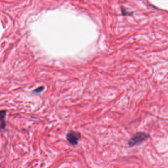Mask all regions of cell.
<instances>
[{
	"mask_svg": "<svg viewBox=\"0 0 168 168\" xmlns=\"http://www.w3.org/2000/svg\"><path fill=\"white\" fill-rule=\"evenodd\" d=\"M150 137V135L145 132H138L134 135L128 142L129 147H134L147 140Z\"/></svg>",
	"mask_w": 168,
	"mask_h": 168,
	"instance_id": "obj_1",
	"label": "cell"
},
{
	"mask_svg": "<svg viewBox=\"0 0 168 168\" xmlns=\"http://www.w3.org/2000/svg\"><path fill=\"white\" fill-rule=\"evenodd\" d=\"M81 134L79 132L69 131L66 135V140L72 145H77L81 139Z\"/></svg>",
	"mask_w": 168,
	"mask_h": 168,
	"instance_id": "obj_2",
	"label": "cell"
},
{
	"mask_svg": "<svg viewBox=\"0 0 168 168\" xmlns=\"http://www.w3.org/2000/svg\"><path fill=\"white\" fill-rule=\"evenodd\" d=\"M43 89H44V88H43V87H39V88H38L37 89L35 90L34 92L35 93H40L41 92Z\"/></svg>",
	"mask_w": 168,
	"mask_h": 168,
	"instance_id": "obj_4",
	"label": "cell"
},
{
	"mask_svg": "<svg viewBox=\"0 0 168 168\" xmlns=\"http://www.w3.org/2000/svg\"><path fill=\"white\" fill-rule=\"evenodd\" d=\"M0 116H1V128L2 130H4L6 126L5 121V118L6 116V111L1 110V111L0 112Z\"/></svg>",
	"mask_w": 168,
	"mask_h": 168,
	"instance_id": "obj_3",
	"label": "cell"
}]
</instances>
